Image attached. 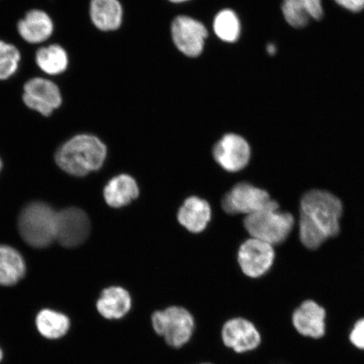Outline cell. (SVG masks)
<instances>
[{"label":"cell","instance_id":"cell-5","mask_svg":"<svg viewBox=\"0 0 364 364\" xmlns=\"http://www.w3.org/2000/svg\"><path fill=\"white\" fill-rule=\"evenodd\" d=\"M153 330L172 348L188 344L196 330L193 316L181 306H171L154 312L151 316Z\"/></svg>","mask_w":364,"mask_h":364},{"label":"cell","instance_id":"cell-17","mask_svg":"<svg viewBox=\"0 0 364 364\" xmlns=\"http://www.w3.org/2000/svg\"><path fill=\"white\" fill-rule=\"evenodd\" d=\"M89 16L95 28L109 33L120 28L124 10L119 0H90Z\"/></svg>","mask_w":364,"mask_h":364},{"label":"cell","instance_id":"cell-32","mask_svg":"<svg viewBox=\"0 0 364 364\" xmlns=\"http://www.w3.org/2000/svg\"><path fill=\"white\" fill-rule=\"evenodd\" d=\"M201 364H212V363H201Z\"/></svg>","mask_w":364,"mask_h":364},{"label":"cell","instance_id":"cell-30","mask_svg":"<svg viewBox=\"0 0 364 364\" xmlns=\"http://www.w3.org/2000/svg\"><path fill=\"white\" fill-rule=\"evenodd\" d=\"M168 1H170L171 3H173V4H181V3L190 1V0H168Z\"/></svg>","mask_w":364,"mask_h":364},{"label":"cell","instance_id":"cell-10","mask_svg":"<svg viewBox=\"0 0 364 364\" xmlns=\"http://www.w3.org/2000/svg\"><path fill=\"white\" fill-rule=\"evenodd\" d=\"M274 259L273 245L256 238L245 241L238 252L241 270L252 279L265 275L270 270Z\"/></svg>","mask_w":364,"mask_h":364},{"label":"cell","instance_id":"cell-11","mask_svg":"<svg viewBox=\"0 0 364 364\" xmlns=\"http://www.w3.org/2000/svg\"><path fill=\"white\" fill-rule=\"evenodd\" d=\"M90 230L89 218L81 209L70 208L57 213L55 240L63 247H78L88 238Z\"/></svg>","mask_w":364,"mask_h":364},{"label":"cell","instance_id":"cell-13","mask_svg":"<svg viewBox=\"0 0 364 364\" xmlns=\"http://www.w3.org/2000/svg\"><path fill=\"white\" fill-rule=\"evenodd\" d=\"M213 154L223 169L229 172H237L248 165L250 147L243 136L228 134L218 141L213 148Z\"/></svg>","mask_w":364,"mask_h":364},{"label":"cell","instance_id":"cell-12","mask_svg":"<svg viewBox=\"0 0 364 364\" xmlns=\"http://www.w3.org/2000/svg\"><path fill=\"white\" fill-rule=\"evenodd\" d=\"M16 31L20 38L27 44H42L55 34L56 26L48 11L40 8L27 11L16 22Z\"/></svg>","mask_w":364,"mask_h":364},{"label":"cell","instance_id":"cell-15","mask_svg":"<svg viewBox=\"0 0 364 364\" xmlns=\"http://www.w3.org/2000/svg\"><path fill=\"white\" fill-rule=\"evenodd\" d=\"M132 304L129 291L122 287L112 286L102 291L95 307L105 320L119 321L129 313Z\"/></svg>","mask_w":364,"mask_h":364},{"label":"cell","instance_id":"cell-22","mask_svg":"<svg viewBox=\"0 0 364 364\" xmlns=\"http://www.w3.org/2000/svg\"><path fill=\"white\" fill-rule=\"evenodd\" d=\"M25 273L26 264L21 255L8 245H0V285H16Z\"/></svg>","mask_w":364,"mask_h":364},{"label":"cell","instance_id":"cell-28","mask_svg":"<svg viewBox=\"0 0 364 364\" xmlns=\"http://www.w3.org/2000/svg\"><path fill=\"white\" fill-rule=\"evenodd\" d=\"M267 52L270 54H274L276 53V48L274 45L270 44L267 46Z\"/></svg>","mask_w":364,"mask_h":364},{"label":"cell","instance_id":"cell-27","mask_svg":"<svg viewBox=\"0 0 364 364\" xmlns=\"http://www.w3.org/2000/svg\"><path fill=\"white\" fill-rule=\"evenodd\" d=\"M335 2L352 12H359L364 9V0H335Z\"/></svg>","mask_w":364,"mask_h":364},{"label":"cell","instance_id":"cell-18","mask_svg":"<svg viewBox=\"0 0 364 364\" xmlns=\"http://www.w3.org/2000/svg\"><path fill=\"white\" fill-rule=\"evenodd\" d=\"M34 61L36 66L46 75L60 76L70 68V56L63 45L52 43L36 50Z\"/></svg>","mask_w":364,"mask_h":364},{"label":"cell","instance_id":"cell-19","mask_svg":"<svg viewBox=\"0 0 364 364\" xmlns=\"http://www.w3.org/2000/svg\"><path fill=\"white\" fill-rule=\"evenodd\" d=\"M282 11L287 23L294 28H303L311 19L321 20L324 15L321 0H284Z\"/></svg>","mask_w":364,"mask_h":364},{"label":"cell","instance_id":"cell-20","mask_svg":"<svg viewBox=\"0 0 364 364\" xmlns=\"http://www.w3.org/2000/svg\"><path fill=\"white\" fill-rule=\"evenodd\" d=\"M210 205L204 199L190 197L186 200L178 212L180 224L192 233H201L211 220Z\"/></svg>","mask_w":364,"mask_h":364},{"label":"cell","instance_id":"cell-24","mask_svg":"<svg viewBox=\"0 0 364 364\" xmlns=\"http://www.w3.org/2000/svg\"><path fill=\"white\" fill-rule=\"evenodd\" d=\"M21 61L20 48L13 43L0 39V81L13 78L19 71Z\"/></svg>","mask_w":364,"mask_h":364},{"label":"cell","instance_id":"cell-1","mask_svg":"<svg viewBox=\"0 0 364 364\" xmlns=\"http://www.w3.org/2000/svg\"><path fill=\"white\" fill-rule=\"evenodd\" d=\"M107 149L97 136L77 134L63 143L55 154L57 165L68 174L85 176L101 169Z\"/></svg>","mask_w":364,"mask_h":364},{"label":"cell","instance_id":"cell-6","mask_svg":"<svg viewBox=\"0 0 364 364\" xmlns=\"http://www.w3.org/2000/svg\"><path fill=\"white\" fill-rule=\"evenodd\" d=\"M21 102L30 112L49 118L62 108L63 91L55 81L33 76L22 85Z\"/></svg>","mask_w":364,"mask_h":364},{"label":"cell","instance_id":"cell-23","mask_svg":"<svg viewBox=\"0 0 364 364\" xmlns=\"http://www.w3.org/2000/svg\"><path fill=\"white\" fill-rule=\"evenodd\" d=\"M240 22L236 14L225 9L217 14L213 21V31L223 42L235 43L240 35Z\"/></svg>","mask_w":364,"mask_h":364},{"label":"cell","instance_id":"cell-9","mask_svg":"<svg viewBox=\"0 0 364 364\" xmlns=\"http://www.w3.org/2000/svg\"><path fill=\"white\" fill-rule=\"evenodd\" d=\"M225 347L238 354L255 351L262 344V335L254 323L243 317L227 321L221 330Z\"/></svg>","mask_w":364,"mask_h":364},{"label":"cell","instance_id":"cell-31","mask_svg":"<svg viewBox=\"0 0 364 364\" xmlns=\"http://www.w3.org/2000/svg\"><path fill=\"white\" fill-rule=\"evenodd\" d=\"M2 169V162L1 161H0V171H1Z\"/></svg>","mask_w":364,"mask_h":364},{"label":"cell","instance_id":"cell-2","mask_svg":"<svg viewBox=\"0 0 364 364\" xmlns=\"http://www.w3.org/2000/svg\"><path fill=\"white\" fill-rule=\"evenodd\" d=\"M343 212L341 200L326 191H309L300 201V215L307 218L328 238L338 235Z\"/></svg>","mask_w":364,"mask_h":364},{"label":"cell","instance_id":"cell-26","mask_svg":"<svg viewBox=\"0 0 364 364\" xmlns=\"http://www.w3.org/2000/svg\"><path fill=\"white\" fill-rule=\"evenodd\" d=\"M349 340L355 348L364 351V318L355 323L350 331Z\"/></svg>","mask_w":364,"mask_h":364},{"label":"cell","instance_id":"cell-3","mask_svg":"<svg viewBox=\"0 0 364 364\" xmlns=\"http://www.w3.org/2000/svg\"><path fill=\"white\" fill-rule=\"evenodd\" d=\"M295 224L291 213L281 212L279 204L273 202L260 212L245 217L244 225L248 233L272 245H279L288 239Z\"/></svg>","mask_w":364,"mask_h":364},{"label":"cell","instance_id":"cell-14","mask_svg":"<svg viewBox=\"0 0 364 364\" xmlns=\"http://www.w3.org/2000/svg\"><path fill=\"white\" fill-rule=\"evenodd\" d=\"M326 312L314 301L306 300L295 309L292 315V323L298 333L312 339H321L326 334Z\"/></svg>","mask_w":364,"mask_h":364},{"label":"cell","instance_id":"cell-16","mask_svg":"<svg viewBox=\"0 0 364 364\" xmlns=\"http://www.w3.org/2000/svg\"><path fill=\"white\" fill-rule=\"evenodd\" d=\"M35 328L41 338L50 341L65 338L72 327L71 318L57 309H40L34 318Z\"/></svg>","mask_w":364,"mask_h":364},{"label":"cell","instance_id":"cell-7","mask_svg":"<svg viewBox=\"0 0 364 364\" xmlns=\"http://www.w3.org/2000/svg\"><path fill=\"white\" fill-rule=\"evenodd\" d=\"M269 193L247 182L236 184L222 200L223 209L229 215H250L273 203Z\"/></svg>","mask_w":364,"mask_h":364},{"label":"cell","instance_id":"cell-25","mask_svg":"<svg viewBox=\"0 0 364 364\" xmlns=\"http://www.w3.org/2000/svg\"><path fill=\"white\" fill-rule=\"evenodd\" d=\"M299 234L301 243L311 250L320 247L326 240L329 239L324 232L303 215L299 216Z\"/></svg>","mask_w":364,"mask_h":364},{"label":"cell","instance_id":"cell-21","mask_svg":"<svg viewBox=\"0 0 364 364\" xmlns=\"http://www.w3.org/2000/svg\"><path fill=\"white\" fill-rule=\"evenodd\" d=\"M139 188L134 177L119 175L108 182L104 189V198L112 208L127 206L139 197Z\"/></svg>","mask_w":364,"mask_h":364},{"label":"cell","instance_id":"cell-4","mask_svg":"<svg viewBox=\"0 0 364 364\" xmlns=\"http://www.w3.org/2000/svg\"><path fill=\"white\" fill-rule=\"evenodd\" d=\"M57 213L44 203H33L23 209L19 230L23 240L36 248L47 247L56 237Z\"/></svg>","mask_w":364,"mask_h":364},{"label":"cell","instance_id":"cell-8","mask_svg":"<svg viewBox=\"0 0 364 364\" xmlns=\"http://www.w3.org/2000/svg\"><path fill=\"white\" fill-rule=\"evenodd\" d=\"M173 42L179 51L189 58L201 55L208 31L203 23L186 16H177L172 22Z\"/></svg>","mask_w":364,"mask_h":364},{"label":"cell","instance_id":"cell-29","mask_svg":"<svg viewBox=\"0 0 364 364\" xmlns=\"http://www.w3.org/2000/svg\"><path fill=\"white\" fill-rule=\"evenodd\" d=\"M4 358V350L1 347V346H0V364H1L3 363Z\"/></svg>","mask_w":364,"mask_h":364}]
</instances>
